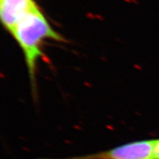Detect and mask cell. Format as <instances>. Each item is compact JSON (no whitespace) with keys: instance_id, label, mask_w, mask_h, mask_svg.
<instances>
[{"instance_id":"obj_1","label":"cell","mask_w":159,"mask_h":159,"mask_svg":"<svg viewBox=\"0 0 159 159\" xmlns=\"http://www.w3.org/2000/svg\"><path fill=\"white\" fill-rule=\"evenodd\" d=\"M25 56L33 94H36V66L43 55L41 47L46 40L63 41L64 39L55 31L39 7L27 13L11 33Z\"/></svg>"},{"instance_id":"obj_3","label":"cell","mask_w":159,"mask_h":159,"mask_svg":"<svg viewBox=\"0 0 159 159\" xmlns=\"http://www.w3.org/2000/svg\"><path fill=\"white\" fill-rule=\"evenodd\" d=\"M38 7L35 0H0L2 24L11 34L21 19Z\"/></svg>"},{"instance_id":"obj_2","label":"cell","mask_w":159,"mask_h":159,"mask_svg":"<svg viewBox=\"0 0 159 159\" xmlns=\"http://www.w3.org/2000/svg\"><path fill=\"white\" fill-rule=\"evenodd\" d=\"M155 140L134 141L95 153L65 158L38 159H154Z\"/></svg>"},{"instance_id":"obj_4","label":"cell","mask_w":159,"mask_h":159,"mask_svg":"<svg viewBox=\"0 0 159 159\" xmlns=\"http://www.w3.org/2000/svg\"><path fill=\"white\" fill-rule=\"evenodd\" d=\"M154 159H159V139L155 140Z\"/></svg>"}]
</instances>
